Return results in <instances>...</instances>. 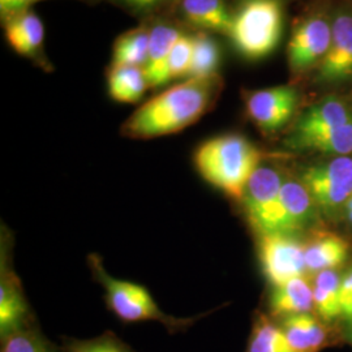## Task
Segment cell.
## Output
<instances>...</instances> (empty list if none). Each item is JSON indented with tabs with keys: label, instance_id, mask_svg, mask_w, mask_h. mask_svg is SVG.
Here are the masks:
<instances>
[{
	"label": "cell",
	"instance_id": "1",
	"mask_svg": "<svg viewBox=\"0 0 352 352\" xmlns=\"http://www.w3.org/2000/svg\"><path fill=\"white\" fill-rule=\"evenodd\" d=\"M219 78H187L141 104L122 126V135L151 140L177 133L200 120L219 93Z\"/></svg>",
	"mask_w": 352,
	"mask_h": 352
},
{
	"label": "cell",
	"instance_id": "2",
	"mask_svg": "<svg viewBox=\"0 0 352 352\" xmlns=\"http://www.w3.org/2000/svg\"><path fill=\"white\" fill-rule=\"evenodd\" d=\"M261 161L263 153L238 133L206 140L193 154V164L204 180L236 201H241Z\"/></svg>",
	"mask_w": 352,
	"mask_h": 352
},
{
	"label": "cell",
	"instance_id": "3",
	"mask_svg": "<svg viewBox=\"0 0 352 352\" xmlns=\"http://www.w3.org/2000/svg\"><path fill=\"white\" fill-rule=\"evenodd\" d=\"M88 261L96 280L101 283L104 289V299L109 309L124 322L158 321L170 333H177L192 327L205 316L182 318L167 315L158 307L151 292L144 286L110 276L104 269L100 256L90 254Z\"/></svg>",
	"mask_w": 352,
	"mask_h": 352
},
{
	"label": "cell",
	"instance_id": "4",
	"mask_svg": "<svg viewBox=\"0 0 352 352\" xmlns=\"http://www.w3.org/2000/svg\"><path fill=\"white\" fill-rule=\"evenodd\" d=\"M282 29L283 13L278 0H247L232 16L228 36L240 55L260 60L277 49Z\"/></svg>",
	"mask_w": 352,
	"mask_h": 352
},
{
	"label": "cell",
	"instance_id": "5",
	"mask_svg": "<svg viewBox=\"0 0 352 352\" xmlns=\"http://www.w3.org/2000/svg\"><path fill=\"white\" fill-rule=\"evenodd\" d=\"M283 177L269 166H260L252 175L241 202L247 219L258 236L289 235V225L280 200Z\"/></svg>",
	"mask_w": 352,
	"mask_h": 352
},
{
	"label": "cell",
	"instance_id": "6",
	"mask_svg": "<svg viewBox=\"0 0 352 352\" xmlns=\"http://www.w3.org/2000/svg\"><path fill=\"white\" fill-rule=\"evenodd\" d=\"M300 180L317 209L327 217H334L342 209L344 210L352 196V158L340 155L309 166L304 170Z\"/></svg>",
	"mask_w": 352,
	"mask_h": 352
},
{
	"label": "cell",
	"instance_id": "7",
	"mask_svg": "<svg viewBox=\"0 0 352 352\" xmlns=\"http://www.w3.org/2000/svg\"><path fill=\"white\" fill-rule=\"evenodd\" d=\"M300 91L291 85L254 90L245 97V109L254 126L265 135L277 133L298 110Z\"/></svg>",
	"mask_w": 352,
	"mask_h": 352
},
{
	"label": "cell",
	"instance_id": "8",
	"mask_svg": "<svg viewBox=\"0 0 352 352\" xmlns=\"http://www.w3.org/2000/svg\"><path fill=\"white\" fill-rule=\"evenodd\" d=\"M258 257L265 277L274 287L294 278L304 277L308 272L305 247L294 235L274 234L260 236Z\"/></svg>",
	"mask_w": 352,
	"mask_h": 352
},
{
	"label": "cell",
	"instance_id": "9",
	"mask_svg": "<svg viewBox=\"0 0 352 352\" xmlns=\"http://www.w3.org/2000/svg\"><path fill=\"white\" fill-rule=\"evenodd\" d=\"M331 33V19L324 14H312L294 29L287 47L292 74L318 68L330 49Z\"/></svg>",
	"mask_w": 352,
	"mask_h": 352
},
{
	"label": "cell",
	"instance_id": "10",
	"mask_svg": "<svg viewBox=\"0 0 352 352\" xmlns=\"http://www.w3.org/2000/svg\"><path fill=\"white\" fill-rule=\"evenodd\" d=\"M331 43L316 69V82L342 85L352 81V8L340 7L331 17Z\"/></svg>",
	"mask_w": 352,
	"mask_h": 352
},
{
	"label": "cell",
	"instance_id": "11",
	"mask_svg": "<svg viewBox=\"0 0 352 352\" xmlns=\"http://www.w3.org/2000/svg\"><path fill=\"white\" fill-rule=\"evenodd\" d=\"M7 251L1 248L0 274V337L1 340L30 325L29 305L20 280L8 264Z\"/></svg>",
	"mask_w": 352,
	"mask_h": 352
},
{
	"label": "cell",
	"instance_id": "12",
	"mask_svg": "<svg viewBox=\"0 0 352 352\" xmlns=\"http://www.w3.org/2000/svg\"><path fill=\"white\" fill-rule=\"evenodd\" d=\"M350 122H352V111L347 103L338 97L329 96L302 113L286 142L336 129Z\"/></svg>",
	"mask_w": 352,
	"mask_h": 352
},
{
	"label": "cell",
	"instance_id": "13",
	"mask_svg": "<svg viewBox=\"0 0 352 352\" xmlns=\"http://www.w3.org/2000/svg\"><path fill=\"white\" fill-rule=\"evenodd\" d=\"M280 327L295 352H318L327 346V327L311 312L283 317Z\"/></svg>",
	"mask_w": 352,
	"mask_h": 352
},
{
	"label": "cell",
	"instance_id": "14",
	"mask_svg": "<svg viewBox=\"0 0 352 352\" xmlns=\"http://www.w3.org/2000/svg\"><path fill=\"white\" fill-rule=\"evenodd\" d=\"M6 38L13 50L24 56H36L43 43L45 28L36 13L23 10L8 14Z\"/></svg>",
	"mask_w": 352,
	"mask_h": 352
},
{
	"label": "cell",
	"instance_id": "15",
	"mask_svg": "<svg viewBox=\"0 0 352 352\" xmlns=\"http://www.w3.org/2000/svg\"><path fill=\"white\" fill-rule=\"evenodd\" d=\"M315 309L314 286L305 277H298L274 287L269 299L272 317H287Z\"/></svg>",
	"mask_w": 352,
	"mask_h": 352
},
{
	"label": "cell",
	"instance_id": "16",
	"mask_svg": "<svg viewBox=\"0 0 352 352\" xmlns=\"http://www.w3.org/2000/svg\"><path fill=\"white\" fill-rule=\"evenodd\" d=\"M180 36L182 33L174 26L161 24L151 29L149 56L144 68L149 88H160L168 82L167 64Z\"/></svg>",
	"mask_w": 352,
	"mask_h": 352
},
{
	"label": "cell",
	"instance_id": "17",
	"mask_svg": "<svg viewBox=\"0 0 352 352\" xmlns=\"http://www.w3.org/2000/svg\"><path fill=\"white\" fill-rule=\"evenodd\" d=\"M280 200L286 214L289 235L304 231L315 221L317 206L302 180L283 179Z\"/></svg>",
	"mask_w": 352,
	"mask_h": 352
},
{
	"label": "cell",
	"instance_id": "18",
	"mask_svg": "<svg viewBox=\"0 0 352 352\" xmlns=\"http://www.w3.org/2000/svg\"><path fill=\"white\" fill-rule=\"evenodd\" d=\"M304 247L307 270L312 273L336 269L349 254V243L331 232H317Z\"/></svg>",
	"mask_w": 352,
	"mask_h": 352
},
{
	"label": "cell",
	"instance_id": "19",
	"mask_svg": "<svg viewBox=\"0 0 352 352\" xmlns=\"http://www.w3.org/2000/svg\"><path fill=\"white\" fill-rule=\"evenodd\" d=\"M109 94L113 101L138 103L149 88L144 68L111 64L107 75Z\"/></svg>",
	"mask_w": 352,
	"mask_h": 352
},
{
	"label": "cell",
	"instance_id": "20",
	"mask_svg": "<svg viewBox=\"0 0 352 352\" xmlns=\"http://www.w3.org/2000/svg\"><path fill=\"white\" fill-rule=\"evenodd\" d=\"M183 13L190 24L228 34L232 14L223 0H183Z\"/></svg>",
	"mask_w": 352,
	"mask_h": 352
},
{
	"label": "cell",
	"instance_id": "21",
	"mask_svg": "<svg viewBox=\"0 0 352 352\" xmlns=\"http://www.w3.org/2000/svg\"><path fill=\"white\" fill-rule=\"evenodd\" d=\"M285 145L294 151H317L334 157L352 153V122L304 139L287 141Z\"/></svg>",
	"mask_w": 352,
	"mask_h": 352
},
{
	"label": "cell",
	"instance_id": "22",
	"mask_svg": "<svg viewBox=\"0 0 352 352\" xmlns=\"http://www.w3.org/2000/svg\"><path fill=\"white\" fill-rule=\"evenodd\" d=\"M342 277L334 269L316 274L314 282V302L316 316L324 322H331L342 317L340 286Z\"/></svg>",
	"mask_w": 352,
	"mask_h": 352
},
{
	"label": "cell",
	"instance_id": "23",
	"mask_svg": "<svg viewBox=\"0 0 352 352\" xmlns=\"http://www.w3.org/2000/svg\"><path fill=\"white\" fill-rule=\"evenodd\" d=\"M149 45L151 32L145 28L126 32L115 42L113 64L145 68L149 56Z\"/></svg>",
	"mask_w": 352,
	"mask_h": 352
},
{
	"label": "cell",
	"instance_id": "24",
	"mask_svg": "<svg viewBox=\"0 0 352 352\" xmlns=\"http://www.w3.org/2000/svg\"><path fill=\"white\" fill-rule=\"evenodd\" d=\"M247 352H295L280 325L269 316L260 315L252 329Z\"/></svg>",
	"mask_w": 352,
	"mask_h": 352
},
{
	"label": "cell",
	"instance_id": "25",
	"mask_svg": "<svg viewBox=\"0 0 352 352\" xmlns=\"http://www.w3.org/2000/svg\"><path fill=\"white\" fill-rule=\"evenodd\" d=\"M221 64V50L214 38L206 33L193 37V55L188 78H209L217 76Z\"/></svg>",
	"mask_w": 352,
	"mask_h": 352
},
{
	"label": "cell",
	"instance_id": "26",
	"mask_svg": "<svg viewBox=\"0 0 352 352\" xmlns=\"http://www.w3.org/2000/svg\"><path fill=\"white\" fill-rule=\"evenodd\" d=\"M1 352H56V349L32 325L1 340Z\"/></svg>",
	"mask_w": 352,
	"mask_h": 352
},
{
	"label": "cell",
	"instance_id": "27",
	"mask_svg": "<svg viewBox=\"0 0 352 352\" xmlns=\"http://www.w3.org/2000/svg\"><path fill=\"white\" fill-rule=\"evenodd\" d=\"M193 55V37L182 34L171 51L167 64V78L168 81L188 77L189 68Z\"/></svg>",
	"mask_w": 352,
	"mask_h": 352
},
{
	"label": "cell",
	"instance_id": "28",
	"mask_svg": "<svg viewBox=\"0 0 352 352\" xmlns=\"http://www.w3.org/2000/svg\"><path fill=\"white\" fill-rule=\"evenodd\" d=\"M67 352H133V350L113 333L107 331L93 340H75L68 346Z\"/></svg>",
	"mask_w": 352,
	"mask_h": 352
},
{
	"label": "cell",
	"instance_id": "29",
	"mask_svg": "<svg viewBox=\"0 0 352 352\" xmlns=\"http://www.w3.org/2000/svg\"><path fill=\"white\" fill-rule=\"evenodd\" d=\"M340 307L342 317L352 327V267L342 277Z\"/></svg>",
	"mask_w": 352,
	"mask_h": 352
},
{
	"label": "cell",
	"instance_id": "30",
	"mask_svg": "<svg viewBox=\"0 0 352 352\" xmlns=\"http://www.w3.org/2000/svg\"><path fill=\"white\" fill-rule=\"evenodd\" d=\"M41 0H0L1 12L11 14L23 10H29V7Z\"/></svg>",
	"mask_w": 352,
	"mask_h": 352
},
{
	"label": "cell",
	"instance_id": "31",
	"mask_svg": "<svg viewBox=\"0 0 352 352\" xmlns=\"http://www.w3.org/2000/svg\"><path fill=\"white\" fill-rule=\"evenodd\" d=\"M160 1H162V0H142V6H141V8H148V7H153V6L158 4Z\"/></svg>",
	"mask_w": 352,
	"mask_h": 352
},
{
	"label": "cell",
	"instance_id": "32",
	"mask_svg": "<svg viewBox=\"0 0 352 352\" xmlns=\"http://www.w3.org/2000/svg\"><path fill=\"white\" fill-rule=\"evenodd\" d=\"M124 1L128 3L129 6L136 7V8H141V6H142V0H124Z\"/></svg>",
	"mask_w": 352,
	"mask_h": 352
},
{
	"label": "cell",
	"instance_id": "33",
	"mask_svg": "<svg viewBox=\"0 0 352 352\" xmlns=\"http://www.w3.org/2000/svg\"><path fill=\"white\" fill-rule=\"evenodd\" d=\"M349 210H352V196L350 197V200L347 201V204H346V208H344V212H349Z\"/></svg>",
	"mask_w": 352,
	"mask_h": 352
},
{
	"label": "cell",
	"instance_id": "34",
	"mask_svg": "<svg viewBox=\"0 0 352 352\" xmlns=\"http://www.w3.org/2000/svg\"><path fill=\"white\" fill-rule=\"evenodd\" d=\"M346 215H347V218H349V222L352 225V210H349V212H346Z\"/></svg>",
	"mask_w": 352,
	"mask_h": 352
},
{
	"label": "cell",
	"instance_id": "35",
	"mask_svg": "<svg viewBox=\"0 0 352 352\" xmlns=\"http://www.w3.org/2000/svg\"><path fill=\"white\" fill-rule=\"evenodd\" d=\"M347 337H349V340H350V342L352 343V327L351 329H350V331H349V334H347Z\"/></svg>",
	"mask_w": 352,
	"mask_h": 352
}]
</instances>
